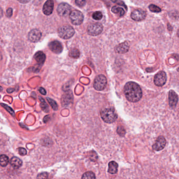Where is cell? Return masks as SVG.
<instances>
[{
    "label": "cell",
    "mask_w": 179,
    "mask_h": 179,
    "mask_svg": "<svg viewBox=\"0 0 179 179\" xmlns=\"http://www.w3.org/2000/svg\"><path fill=\"white\" fill-rule=\"evenodd\" d=\"M124 91L126 98L131 102L139 101L143 96L139 85L134 82H129L126 84Z\"/></svg>",
    "instance_id": "1"
},
{
    "label": "cell",
    "mask_w": 179,
    "mask_h": 179,
    "mask_svg": "<svg viewBox=\"0 0 179 179\" xmlns=\"http://www.w3.org/2000/svg\"><path fill=\"white\" fill-rule=\"evenodd\" d=\"M101 117L105 122L112 123L116 120L117 115L114 109L108 108L102 111Z\"/></svg>",
    "instance_id": "2"
},
{
    "label": "cell",
    "mask_w": 179,
    "mask_h": 179,
    "mask_svg": "<svg viewBox=\"0 0 179 179\" xmlns=\"http://www.w3.org/2000/svg\"><path fill=\"white\" fill-rule=\"evenodd\" d=\"M75 30L69 25H65L59 27L58 30L59 36L63 39H68L71 38L75 34Z\"/></svg>",
    "instance_id": "3"
},
{
    "label": "cell",
    "mask_w": 179,
    "mask_h": 179,
    "mask_svg": "<svg viewBox=\"0 0 179 179\" xmlns=\"http://www.w3.org/2000/svg\"><path fill=\"white\" fill-rule=\"evenodd\" d=\"M69 17L72 24L75 25H80L83 23V14L78 10H74L70 12Z\"/></svg>",
    "instance_id": "4"
},
{
    "label": "cell",
    "mask_w": 179,
    "mask_h": 179,
    "mask_svg": "<svg viewBox=\"0 0 179 179\" xmlns=\"http://www.w3.org/2000/svg\"><path fill=\"white\" fill-rule=\"evenodd\" d=\"M107 80L106 78L104 75H99L96 77L94 83L93 87L95 89L98 91H102L104 89L106 86Z\"/></svg>",
    "instance_id": "5"
},
{
    "label": "cell",
    "mask_w": 179,
    "mask_h": 179,
    "mask_svg": "<svg viewBox=\"0 0 179 179\" xmlns=\"http://www.w3.org/2000/svg\"><path fill=\"white\" fill-rule=\"evenodd\" d=\"M103 28L102 25L99 23L90 24L87 27V32L90 35L98 36L102 32Z\"/></svg>",
    "instance_id": "6"
},
{
    "label": "cell",
    "mask_w": 179,
    "mask_h": 179,
    "mask_svg": "<svg viewBox=\"0 0 179 179\" xmlns=\"http://www.w3.org/2000/svg\"><path fill=\"white\" fill-rule=\"evenodd\" d=\"M154 83L158 87H162L167 82V75L163 71L158 72L154 77Z\"/></svg>",
    "instance_id": "7"
},
{
    "label": "cell",
    "mask_w": 179,
    "mask_h": 179,
    "mask_svg": "<svg viewBox=\"0 0 179 179\" xmlns=\"http://www.w3.org/2000/svg\"><path fill=\"white\" fill-rule=\"evenodd\" d=\"M71 7L68 4L62 3L60 4L57 8V12L61 16H65L71 12Z\"/></svg>",
    "instance_id": "8"
},
{
    "label": "cell",
    "mask_w": 179,
    "mask_h": 179,
    "mask_svg": "<svg viewBox=\"0 0 179 179\" xmlns=\"http://www.w3.org/2000/svg\"><path fill=\"white\" fill-rule=\"evenodd\" d=\"M166 143L167 141L165 138L164 136H160L157 138L155 143L153 145L152 149L157 151H161L162 149H164L166 145Z\"/></svg>",
    "instance_id": "9"
},
{
    "label": "cell",
    "mask_w": 179,
    "mask_h": 179,
    "mask_svg": "<svg viewBox=\"0 0 179 179\" xmlns=\"http://www.w3.org/2000/svg\"><path fill=\"white\" fill-rule=\"evenodd\" d=\"M146 17V13L141 9H136L131 13V17L135 21H141Z\"/></svg>",
    "instance_id": "10"
},
{
    "label": "cell",
    "mask_w": 179,
    "mask_h": 179,
    "mask_svg": "<svg viewBox=\"0 0 179 179\" xmlns=\"http://www.w3.org/2000/svg\"><path fill=\"white\" fill-rule=\"evenodd\" d=\"M179 101V98L176 93L172 90L169 92V104L171 108H174Z\"/></svg>",
    "instance_id": "11"
},
{
    "label": "cell",
    "mask_w": 179,
    "mask_h": 179,
    "mask_svg": "<svg viewBox=\"0 0 179 179\" xmlns=\"http://www.w3.org/2000/svg\"><path fill=\"white\" fill-rule=\"evenodd\" d=\"M48 46L51 50L56 54L61 53L63 50V46L61 43L57 40H54L50 42Z\"/></svg>",
    "instance_id": "12"
},
{
    "label": "cell",
    "mask_w": 179,
    "mask_h": 179,
    "mask_svg": "<svg viewBox=\"0 0 179 179\" xmlns=\"http://www.w3.org/2000/svg\"><path fill=\"white\" fill-rule=\"evenodd\" d=\"M42 37V33L37 29H34L30 31L28 34V39L33 42H38Z\"/></svg>",
    "instance_id": "13"
},
{
    "label": "cell",
    "mask_w": 179,
    "mask_h": 179,
    "mask_svg": "<svg viewBox=\"0 0 179 179\" xmlns=\"http://www.w3.org/2000/svg\"><path fill=\"white\" fill-rule=\"evenodd\" d=\"M54 7V0H47L43 6L42 8L43 13L46 15L48 16L51 15L53 12Z\"/></svg>",
    "instance_id": "14"
},
{
    "label": "cell",
    "mask_w": 179,
    "mask_h": 179,
    "mask_svg": "<svg viewBox=\"0 0 179 179\" xmlns=\"http://www.w3.org/2000/svg\"><path fill=\"white\" fill-rule=\"evenodd\" d=\"M73 101V96L71 91H68L67 92L65 93L61 99V102L63 106H67L71 104Z\"/></svg>",
    "instance_id": "15"
},
{
    "label": "cell",
    "mask_w": 179,
    "mask_h": 179,
    "mask_svg": "<svg viewBox=\"0 0 179 179\" xmlns=\"http://www.w3.org/2000/svg\"><path fill=\"white\" fill-rule=\"evenodd\" d=\"M129 45L127 42L120 44L115 48V51L118 54H124L129 50Z\"/></svg>",
    "instance_id": "16"
},
{
    "label": "cell",
    "mask_w": 179,
    "mask_h": 179,
    "mask_svg": "<svg viewBox=\"0 0 179 179\" xmlns=\"http://www.w3.org/2000/svg\"><path fill=\"white\" fill-rule=\"evenodd\" d=\"M34 58L39 65H42L45 63L46 55L42 51H38L35 54Z\"/></svg>",
    "instance_id": "17"
},
{
    "label": "cell",
    "mask_w": 179,
    "mask_h": 179,
    "mask_svg": "<svg viewBox=\"0 0 179 179\" xmlns=\"http://www.w3.org/2000/svg\"><path fill=\"white\" fill-rule=\"evenodd\" d=\"M22 161L18 157H14L11 159L10 164L15 169H18L22 165Z\"/></svg>",
    "instance_id": "18"
},
{
    "label": "cell",
    "mask_w": 179,
    "mask_h": 179,
    "mask_svg": "<svg viewBox=\"0 0 179 179\" xmlns=\"http://www.w3.org/2000/svg\"><path fill=\"white\" fill-rule=\"evenodd\" d=\"M118 170V164L115 161H111L108 164V172L110 174H116Z\"/></svg>",
    "instance_id": "19"
},
{
    "label": "cell",
    "mask_w": 179,
    "mask_h": 179,
    "mask_svg": "<svg viewBox=\"0 0 179 179\" xmlns=\"http://www.w3.org/2000/svg\"><path fill=\"white\" fill-rule=\"evenodd\" d=\"M112 12L115 14H118L120 16H122L125 14V11L124 9L116 6H113L112 8Z\"/></svg>",
    "instance_id": "20"
},
{
    "label": "cell",
    "mask_w": 179,
    "mask_h": 179,
    "mask_svg": "<svg viewBox=\"0 0 179 179\" xmlns=\"http://www.w3.org/2000/svg\"><path fill=\"white\" fill-rule=\"evenodd\" d=\"M9 157L5 155H0V165L2 167H5L9 163Z\"/></svg>",
    "instance_id": "21"
},
{
    "label": "cell",
    "mask_w": 179,
    "mask_h": 179,
    "mask_svg": "<svg viewBox=\"0 0 179 179\" xmlns=\"http://www.w3.org/2000/svg\"><path fill=\"white\" fill-rule=\"evenodd\" d=\"M69 55L70 57L73 58H78L80 57V51L77 49L73 48L69 51Z\"/></svg>",
    "instance_id": "22"
},
{
    "label": "cell",
    "mask_w": 179,
    "mask_h": 179,
    "mask_svg": "<svg viewBox=\"0 0 179 179\" xmlns=\"http://www.w3.org/2000/svg\"><path fill=\"white\" fill-rule=\"evenodd\" d=\"M82 179H96V176L92 171H88L84 173Z\"/></svg>",
    "instance_id": "23"
},
{
    "label": "cell",
    "mask_w": 179,
    "mask_h": 179,
    "mask_svg": "<svg viewBox=\"0 0 179 179\" xmlns=\"http://www.w3.org/2000/svg\"><path fill=\"white\" fill-rule=\"evenodd\" d=\"M40 101L41 102L40 103V107L42 108L43 111H44L46 113H48L49 112V108H48V105L45 102V100L42 99V98H39Z\"/></svg>",
    "instance_id": "24"
},
{
    "label": "cell",
    "mask_w": 179,
    "mask_h": 179,
    "mask_svg": "<svg viewBox=\"0 0 179 179\" xmlns=\"http://www.w3.org/2000/svg\"><path fill=\"white\" fill-rule=\"evenodd\" d=\"M149 9L151 12L154 13H159L161 11V9L158 6H156L154 4H151L149 6Z\"/></svg>",
    "instance_id": "25"
},
{
    "label": "cell",
    "mask_w": 179,
    "mask_h": 179,
    "mask_svg": "<svg viewBox=\"0 0 179 179\" xmlns=\"http://www.w3.org/2000/svg\"><path fill=\"white\" fill-rule=\"evenodd\" d=\"M47 99V101L49 102V104L53 108V110H58V108L57 103L54 100L50 99V98H48Z\"/></svg>",
    "instance_id": "26"
},
{
    "label": "cell",
    "mask_w": 179,
    "mask_h": 179,
    "mask_svg": "<svg viewBox=\"0 0 179 179\" xmlns=\"http://www.w3.org/2000/svg\"><path fill=\"white\" fill-rule=\"evenodd\" d=\"M93 18L96 20H100L103 17V14L100 11L94 12L92 15Z\"/></svg>",
    "instance_id": "27"
},
{
    "label": "cell",
    "mask_w": 179,
    "mask_h": 179,
    "mask_svg": "<svg viewBox=\"0 0 179 179\" xmlns=\"http://www.w3.org/2000/svg\"><path fill=\"white\" fill-rule=\"evenodd\" d=\"M117 132L118 134L120 135V136H124L126 134V131L124 127L122 126H119L117 129Z\"/></svg>",
    "instance_id": "28"
},
{
    "label": "cell",
    "mask_w": 179,
    "mask_h": 179,
    "mask_svg": "<svg viewBox=\"0 0 179 179\" xmlns=\"http://www.w3.org/2000/svg\"><path fill=\"white\" fill-rule=\"evenodd\" d=\"M1 105L2 106L3 108H4L11 115L14 116V111L12 109V108H10L8 105L5 104H1Z\"/></svg>",
    "instance_id": "29"
},
{
    "label": "cell",
    "mask_w": 179,
    "mask_h": 179,
    "mask_svg": "<svg viewBox=\"0 0 179 179\" xmlns=\"http://www.w3.org/2000/svg\"><path fill=\"white\" fill-rule=\"evenodd\" d=\"M48 174L47 172L39 173L37 176V179H48Z\"/></svg>",
    "instance_id": "30"
},
{
    "label": "cell",
    "mask_w": 179,
    "mask_h": 179,
    "mask_svg": "<svg viewBox=\"0 0 179 179\" xmlns=\"http://www.w3.org/2000/svg\"><path fill=\"white\" fill-rule=\"evenodd\" d=\"M75 2L77 5L80 7H82L85 5L86 0H75Z\"/></svg>",
    "instance_id": "31"
},
{
    "label": "cell",
    "mask_w": 179,
    "mask_h": 179,
    "mask_svg": "<svg viewBox=\"0 0 179 179\" xmlns=\"http://www.w3.org/2000/svg\"><path fill=\"white\" fill-rule=\"evenodd\" d=\"M114 3H116L117 4H118L119 5L124 6L126 9H127V6L122 0H111Z\"/></svg>",
    "instance_id": "32"
},
{
    "label": "cell",
    "mask_w": 179,
    "mask_h": 179,
    "mask_svg": "<svg viewBox=\"0 0 179 179\" xmlns=\"http://www.w3.org/2000/svg\"><path fill=\"white\" fill-rule=\"evenodd\" d=\"M18 153L21 155H25L27 154L26 150L24 148H18Z\"/></svg>",
    "instance_id": "33"
},
{
    "label": "cell",
    "mask_w": 179,
    "mask_h": 179,
    "mask_svg": "<svg viewBox=\"0 0 179 179\" xmlns=\"http://www.w3.org/2000/svg\"><path fill=\"white\" fill-rule=\"evenodd\" d=\"M13 15V9L11 8H9L6 10V15L7 17H11Z\"/></svg>",
    "instance_id": "34"
},
{
    "label": "cell",
    "mask_w": 179,
    "mask_h": 179,
    "mask_svg": "<svg viewBox=\"0 0 179 179\" xmlns=\"http://www.w3.org/2000/svg\"><path fill=\"white\" fill-rule=\"evenodd\" d=\"M39 92L42 95L46 94V91L43 87H40L39 89Z\"/></svg>",
    "instance_id": "35"
},
{
    "label": "cell",
    "mask_w": 179,
    "mask_h": 179,
    "mask_svg": "<svg viewBox=\"0 0 179 179\" xmlns=\"http://www.w3.org/2000/svg\"><path fill=\"white\" fill-rule=\"evenodd\" d=\"M14 89H12V88H9L7 89V92L9 93H11L13 92L14 91Z\"/></svg>",
    "instance_id": "36"
},
{
    "label": "cell",
    "mask_w": 179,
    "mask_h": 179,
    "mask_svg": "<svg viewBox=\"0 0 179 179\" xmlns=\"http://www.w3.org/2000/svg\"><path fill=\"white\" fill-rule=\"evenodd\" d=\"M18 1L22 3H27L29 2L30 0H18Z\"/></svg>",
    "instance_id": "37"
},
{
    "label": "cell",
    "mask_w": 179,
    "mask_h": 179,
    "mask_svg": "<svg viewBox=\"0 0 179 179\" xmlns=\"http://www.w3.org/2000/svg\"><path fill=\"white\" fill-rule=\"evenodd\" d=\"M49 117L48 116H45L44 117V122H48V120L49 119Z\"/></svg>",
    "instance_id": "38"
},
{
    "label": "cell",
    "mask_w": 179,
    "mask_h": 179,
    "mask_svg": "<svg viewBox=\"0 0 179 179\" xmlns=\"http://www.w3.org/2000/svg\"><path fill=\"white\" fill-rule=\"evenodd\" d=\"M3 16V11L2 9L0 7V18H1Z\"/></svg>",
    "instance_id": "39"
},
{
    "label": "cell",
    "mask_w": 179,
    "mask_h": 179,
    "mask_svg": "<svg viewBox=\"0 0 179 179\" xmlns=\"http://www.w3.org/2000/svg\"><path fill=\"white\" fill-rule=\"evenodd\" d=\"M177 35H178V36L179 37V29L178 30V32H177Z\"/></svg>",
    "instance_id": "40"
},
{
    "label": "cell",
    "mask_w": 179,
    "mask_h": 179,
    "mask_svg": "<svg viewBox=\"0 0 179 179\" xmlns=\"http://www.w3.org/2000/svg\"><path fill=\"white\" fill-rule=\"evenodd\" d=\"M2 90H3L2 87L0 86V91H2Z\"/></svg>",
    "instance_id": "41"
},
{
    "label": "cell",
    "mask_w": 179,
    "mask_h": 179,
    "mask_svg": "<svg viewBox=\"0 0 179 179\" xmlns=\"http://www.w3.org/2000/svg\"><path fill=\"white\" fill-rule=\"evenodd\" d=\"M177 71H178L179 72V68H178V69H177Z\"/></svg>",
    "instance_id": "42"
}]
</instances>
